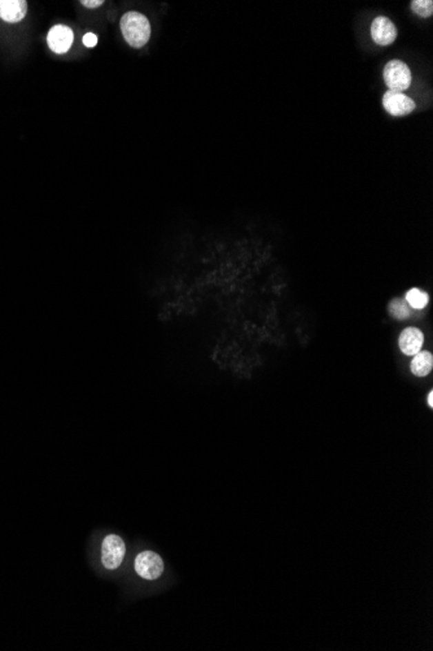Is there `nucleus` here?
Listing matches in <instances>:
<instances>
[{
	"mask_svg": "<svg viewBox=\"0 0 433 651\" xmlns=\"http://www.w3.org/2000/svg\"><path fill=\"white\" fill-rule=\"evenodd\" d=\"M98 556L101 570L105 574H114L125 563L128 556V543L119 533H107L99 542Z\"/></svg>",
	"mask_w": 433,
	"mask_h": 651,
	"instance_id": "obj_1",
	"label": "nucleus"
},
{
	"mask_svg": "<svg viewBox=\"0 0 433 651\" xmlns=\"http://www.w3.org/2000/svg\"><path fill=\"white\" fill-rule=\"evenodd\" d=\"M121 32L125 41L134 48H141L151 38L150 20L139 12H128L121 19Z\"/></svg>",
	"mask_w": 433,
	"mask_h": 651,
	"instance_id": "obj_2",
	"label": "nucleus"
},
{
	"mask_svg": "<svg viewBox=\"0 0 433 651\" xmlns=\"http://www.w3.org/2000/svg\"><path fill=\"white\" fill-rule=\"evenodd\" d=\"M134 572L145 581H156L163 576L165 571V563L160 554L144 550L135 555L134 558Z\"/></svg>",
	"mask_w": 433,
	"mask_h": 651,
	"instance_id": "obj_3",
	"label": "nucleus"
},
{
	"mask_svg": "<svg viewBox=\"0 0 433 651\" xmlns=\"http://www.w3.org/2000/svg\"><path fill=\"white\" fill-rule=\"evenodd\" d=\"M383 76L390 91L402 93L412 85V72L401 60H392L384 66Z\"/></svg>",
	"mask_w": 433,
	"mask_h": 651,
	"instance_id": "obj_4",
	"label": "nucleus"
},
{
	"mask_svg": "<svg viewBox=\"0 0 433 651\" xmlns=\"http://www.w3.org/2000/svg\"><path fill=\"white\" fill-rule=\"evenodd\" d=\"M383 106L385 110L396 117L406 116L415 110V101L399 91H387L383 97Z\"/></svg>",
	"mask_w": 433,
	"mask_h": 651,
	"instance_id": "obj_5",
	"label": "nucleus"
},
{
	"mask_svg": "<svg viewBox=\"0 0 433 651\" xmlns=\"http://www.w3.org/2000/svg\"><path fill=\"white\" fill-rule=\"evenodd\" d=\"M73 42H74V34H73V30L66 25H56L47 35L48 47L54 51V54H59V55L66 54L70 50Z\"/></svg>",
	"mask_w": 433,
	"mask_h": 651,
	"instance_id": "obj_6",
	"label": "nucleus"
},
{
	"mask_svg": "<svg viewBox=\"0 0 433 651\" xmlns=\"http://www.w3.org/2000/svg\"><path fill=\"white\" fill-rule=\"evenodd\" d=\"M371 35L375 43L380 46H390L397 38V28L388 17L379 16L371 25Z\"/></svg>",
	"mask_w": 433,
	"mask_h": 651,
	"instance_id": "obj_7",
	"label": "nucleus"
},
{
	"mask_svg": "<svg viewBox=\"0 0 433 651\" xmlns=\"http://www.w3.org/2000/svg\"><path fill=\"white\" fill-rule=\"evenodd\" d=\"M28 3L25 0H0V19L3 21L16 23L25 19Z\"/></svg>",
	"mask_w": 433,
	"mask_h": 651,
	"instance_id": "obj_8",
	"label": "nucleus"
},
{
	"mask_svg": "<svg viewBox=\"0 0 433 651\" xmlns=\"http://www.w3.org/2000/svg\"><path fill=\"white\" fill-rule=\"evenodd\" d=\"M423 342H424V336L422 331L416 328H407L401 333L400 336V349L402 353L409 356H414L421 351Z\"/></svg>",
	"mask_w": 433,
	"mask_h": 651,
	"instance_id": "obj_9",
	"label": "nucleus"
},
{
	"mask_svg": "<svg viewBox=\"0 0 433 651\" xmlns=\"http://www.w3.org/2000/svg\"><path fill=\"white\" fill-rule=\"evenodd\" d=\"M432 353L428 351H419L416 355H414V359L412 360V372L416 377H425L430 375L432 371Z\"/></svg>",
	"mask_w": 433,
	"mask_h": 651,
	"instance_id": "obj_10",
	"label": "nucleus"
},
{
	"mask_svg": "<svg viewBox=\"0 0 433 651\" xmlns=\"http://www.w3.org/2000/svg\"><path fill=\"white\" fill-rule=\"evenodd\" d=\"M406 302L412 309H422L427 306L428 303V295L425 293L421 291L419 289H412L406 294Z\"/></svg>",
	"mask_w": 433,
	"mask_h": 651,
	"instance_id": "obj_11",
	"label": "nucleus"
},
{
	"mask_svg": "<svg viewBox=\"0 0 433 651\" xmlns=\"http://www.w3.org/2000/svg\"><path fill=\"white\" fill-rule=\"evenodd\" d=\"M390 311L393 318L399 320H405L410 316V309L406 300L403 299H394L392 300L390 304Z\"/></svg>",
	"mask_w": 433,
	"mask_h": 651,
	"instance_id": "obj_12",
	"label": "nucleus"
},
{
	"mask_svg": "<svg viewBox=\"0 0 433 651\" xmlns=\"http://www.w3.org/2000/svg\"><path fill=\"white\" fill-rule=\"evenodd\" d=\"M412 10L421 17H431L433 12L432 0H415L412 3Z\"/></svg>",
	"mask_w": 433,
	"mask_h": 651,
	"instance_id": "obj_13",
	"label": "nucleus"
},
{
	"mask_svg": "<svg viewBox=\"0 0 433 651\" xmlns=\"http://www.w3.org/2000/svg\"><path fill=\"white\" fill-rule=\"evenodd\" d=\"M83 44L86 47H95L98 44V37L95 34L87 33L85 37H83Z\"/></svg>",
	"mask_w": 433,
	"mask_h": 651,
	"instance_id": "obj_14",
	"label": "nucleus"
},
{
	"mask_svg": "<svg viewBox=\"0 0 433 651\" xmlns=\"http://www.w3.org/2000/svg\"><path fill=\"white\" fill-rule=\"evenodd\" d=\"M82 4L86 8H98V7L104 4V1L103 0H83Z\"/></svg>",
	"mask_w": 433,
	"mask_h": 651,
	"instance_id": "obj_15",
	"label": "nucleus"
},
{
	"mask_svg": "<svg viewBox=\"0 0 433 651\" xmlns=\"http://www.w3.org/2000/svg\"><path fill=\"white\" fill-rule=\"evenodd\" d=\"M428 406L433 407V391H430L428 394Z\"/></svg>",
	"mask_w": 433,
	"mask_h": 651,
	"instance_id": "obj_16",
	"label": "nucleus"
}]
</instances>
